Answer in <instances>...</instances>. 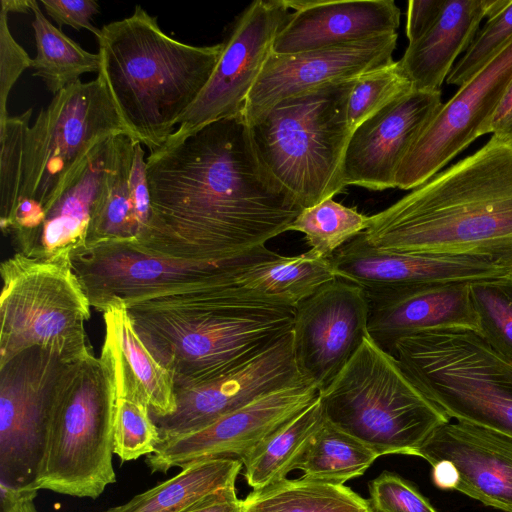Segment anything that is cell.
Instances as JSON below:
<instances>
[{
    "label": "cell",
    "instance_id": "7",
    "mask_svg": "<svg viewBox=\"0 0 512 512\" xmlns=\"http://www.w3.org/2000/svg\"><path fill=\"white\" fill-rule=\"evenodd\" d=\"M319 398L326 421L378 457L417 456L428 437L451 420L370 336Z\"/></svg>",
    "mask_w": 512,
    "mask_h": 512
},
{
    "label": "cell",
    "instance_id": "8",
    "mask_svg": "<svg viewBox=\"0 0 512 512\" xmlns=\"http://www.w3.org/2000/svg\"><path fill=\"white\" fill-rule=\"evenodd\" d=\"M392 355L450 419L512 438V361L474 331L435 329L400 339Z\"/></svg>",
    "mask_w": 512,
    "mask_h": 512
},
{
    "label": "cell",
    "instance_id": "12",
    "mask_svg": "<svg viewBox=\"0 0 512 512\" xmlns=\"http://www.w3.org/2000/svg\"><path fill=\"white\" fill-rule=\"evenodd\" d=\"M68 364L34 346L0 366V484L37 490L54 394Z\"/></svg>",
    "mask_w": 512,
    "mask_h": 512
},
{
    "label": "cell",
    "instance_id": "11",
    "mask_svg": "<svg viewBox=\"0 0 512 512\" xmlns=\"http://www.w3.org/2000/svg\"><path fill=\"white\" fill-rule=\"evenodd\" d=\"M277 255L264 248L228 263L210 264L157 255L132 242L108 241L78 249L70 264L91 307L104 313L119 303L236 279L250 263Z\"/></svg>",
    "mask_w": 512,
    "mask_h": 512
},
{
    "label": "cell",
    "instance_id": "27",
    "mask_svg": "<svg viewBox=\"0 0 512 512\" xmlns=\"http://www.w3.org/2000/svg\"><path fill=\"white\" fill-rule=\"evenodd\" d=\"M335 278L331 258L309 250L297 256L277 255L252 262L238 273L236 282L260 300L295 308Z\"/></svg>",
    "mask_w": 512,
    "mask_h": 512
},
{
    "label": "cell",
    "instance_id": "43",
    "mask_svg": "<svg viewBox=\"0 0 512 512\" xmlns=\"http://www.w3.org/2000/svg\"><path fill=\"white\" fill-rule=\"evenodd\" d=\"M446 0H410L407 7L406 35L410 42L423 36L436 22Z\"/></svg>",
    "mask_w": 512,
    "mask_h": 512
},
{
    "label": "cell",
    "instance_id": "26",
    "mask_svg": "<svg viewBox=\"0 0 512 512\" xmlns=\"http://www.w3.org/2000/svg\"><path fill=\"white\" fill-rule=\"evenodd\" d=\"M136 143L125 133L114 177L94 211L85 246L108 241L138 243L149 229L148 182L142 177L129 179Z\"/></svg>",
    "mask_w": 512,
    "mask_h": 512
},
{
    "label": "cell",
    "instance_id": "10",
    "mask_svg": "<svg viewBox=\"0 0 512 512\" xmlns=\"http://www.w3.org/2000/svg\"><path fill=\"white\" fill-rule=\"evenodd\" d=\"M120 133L125 128L99 77L58 92L27 130L17 204L26 201L44 212L85 156Z\"/></svg>",
    "mask_w": 512,
    "mask_h": 512
},
{
    "label": "cell",
    "instance_id": "34",
    "mask_svg": "<svg viewBox=\"0 0 512 512\" xmlns=\"http://www.w3.org/2000/svg\"><path fill=\"white\" fill-rule=\"evenodd\" d=\"M377 457L366 445L325 419L296 469L309 478L344 484L364 474Z\"/></svg>",
    "mask_w": 512,
    "mask_h": 512
},
{
    "label": "cell",
    "instance_id": "30",
    "mask_svg": "<svg viewBox=\"0 0 512 512\" xmlns=\"http://www.w3.org/2000/svg\"><path fill=\"white\" fill-rule=\"evenodd\" d=\"M241 512H373L368 499L344 484L302 476L253 490Z\"/></svg>",
    "mask_w": 512,
    "mask_h": 512
},
{
    "label": "cell",
    "instance_id": "45",
    "mask_svg": "<svg viewBox=\"0 0 512 512\" xmlns=\"http://www.w3.org/2000/svg\"><path fill=\"white\" fill-rule=\"evenodd\" d=\"M491 133L501 140L512 142V81L492 119Z\"/></svg>",
    "mask_w": 512,
    "mask_h": 512
},
{
    "label": "cell",
    "instance_id": "16",
    "mask_svg": "<svg viewBox=\"0 0 512 512\" xmlns=\"http://www.w3.org/2000/svg\"><path fill=\"white\" fill-rule=\"evenodd\" d=\"M364 289L335 278L295 307L294 361L299 374L321 392L345 367L369 336Z\"/></svg>",
    "mask_w": 512,
    "mask_h": 512
},
{
    "label": "cell",
    "instance_id": "2",
    "mask_svg": "<svg viewBox=\"0 0 512 512\" xmlns=\"http://www.w3.org/2000/svg\"><path fill=\"white\" fill-rule=\"evenodd\" d=\"M361 234L383 251L512 266V142L492 135L472 155L369 216Z\"/></svg>",
    "mask_w": 512,
    "mask_h": 512
},
{
    "label": "cell",
    "instance_id": "29",
    "mask_svg": "<svg viewBox=\"0 0 512 512\" xmlns=\"http://www.w3.org/2000/svg\"><path fill=\"white\" fill-rule=\"evenodd\" d=\"M110 354L115 381L114 454L122 462L153 453L161 441L148 401L122 357L111 329L104 344Z\"/></svg>",
    "mask_w": 512,
    "mask_h": 512
},
{
    "label": "cell",
    "instance_id": "39",
    "mask_svg": "<svg viewBox=\"0 0 512 512\" xmlns=\"http://www.w3.org/2000/svg\"><path fill=\"white\" fill-rule=\"evenodd\" d=\"M512 41V0L503 9L488 17L470 45L446 78L450 85L460 87L494 59Z\"/></svg>",
    "mask_w": 512,
    "mask_h": 512
},
{
    "label": "cell",
    "instance_id": "22",
    "mask_svg": "<svg viewBox=\"0 0 512 512\" xmlns=\"http://www.w3.org/2000/svg\"><path fill=\"white\" fill-rule=\"evenodd\" d=\"M124 135L98 143L70 173L44 210L29 258L70 264L72 254L85 246L94 211L114 177Z\"/></svg>",
    "mask_w": 512,
    "mask_h": 512
},
{
    "label": "cell",
    "instance_id": "25",
    "mask_svg": "<svg viewBox=\"0 0 512 512\" xmlns=\"http://www.w3.org/2000/svg\"><path fill=\"white\" fill-rule=\"evenodd\" d=\"M493 0H446L432 27L410 42L399 61L415 90H439L466 51Z\"/></svg>",
    "mask_w": 512,
    "mask_h": 512
},
{
    "label": "cell",
    "instance_id": "9",
    "mask_svg": "<svg viewBox=\"0 0 512 512\" xmlns=\"http://www.w3.org/2000/svg\"><path fill=\"white\" fill-rule=\"evenodd\" d=\"M0 274V366L34 346L68 363L92 353L84 326L91 305L70 264L15 253Z\"/></svg>",
    "mask_w": 512,
    "mask_h": 512
},
{
    "label": "cell",
    "instance_id": "13",
    "mask_svg": "<svg viewBox=\"0 0 512 512\" xmlns=\"http://www.w3.org/2000/svg\"><path fill=\"white\" fill-rule=\"evenodd\" d=\"M511 81L512 41L442 103L402 161L396 187L410 190L423 184L476 138L491 133Z\"/></svg>",
    "mask_w": 512,
    "mask_h": 512
},
{
    "label": "cell",
    "instance_id": "40",
    "mask_svg": "<svg viewBox=\"0 0 512 512\" xmlns=\"http://www.w3.org/2000/svg\"><path fill=\"white\" fill-rule=\"evenodd\" d=\"M373 512H438L410 482L384 471L369 484Z\"/></svg>",
    "mask_w": 512,
    "mask_h": 512
},
{
    "label": "cell",
    "instance_id": "17",
    "mask_svg": "<svg viewBox=\"0 0 512 512\" xmlns=\"http://www.w3.org/2000/svg\"><path fill=\"white\" fill-rule=\"evenodd\" d=\"M434 484L486 506L512 512V438L464 422L439 426L417 453Z\"/></svg>",
    "mask_w": 512,
    "mask_h": 512
},
{
    "label": "cell",
    "instance_id": "38",
    "mask_svg": "<svg viewBox=\"0 0 512 512\" xmlns=\"http://www.w3.org/2000/svg\"><path fill=\"white\" fill-rule=\"evenodd\" d=\"M32 108L0 121V225L11 216L19 199L25 137Z\"/></svg>",
    "mask_w": 512,
    "mask_h": 512
},
{
    "label": "cell",
    "instance_id": "46",
    "mask_svg": "<svg viewBox=\"0 0 512 512\" xmlns=\"http://www.w3.org/2000/svg\"><path fill=\"white\" fill-rule=\"evenodd\" d=\"M1 11L6 13H27L31 11V0H2Z\"/></svg>",
    "mask_w": 512,
    "mask_h": 512
},
{
    "label": "cell",
    "instance_id": "19",
    "mask_svg": "<svg viewBox=\"0 0 512 512\" xmlns=\"http://www.w3.org/2000/svg\"><path fill=\"white\" fill-rule=\"evenodd\" d=\"M302 378L294 361L290 332L265 352L224 374L175 387L174 413L152 418L161 440L189 433Z\"/></svg>",
    "mask_w": 512,
    "mask_h": 512
},
{
    "label": "cell",
    "instance_id": "3",
    "mask_svg": "<svg viewBox=\"0 0 512 512\" xmlns=\"http://www.w3.org/2000/svg\"><path fill=\"white\" fill-rule=\"evenodd\" d=\"M145 345L175 387L200 383L257 357L292 331L295 308L266 302L236 279L126 304Z\"/></svg>",
    "mask_w": 512,
    "mask_h": 512
},
{
    "label": "cell",
    "instance_id": "21",
    "mask_svg": "<svg viewBox=\"0 0 512 512\" xmlns=\"http://www.w3.org/2000/svg\"><path fill=\"white\" fill-rule=\"evenodd\" d=\"M362 288L368 303V334L390 354L400 339L427 330L460 328L480 332L470 282Z\"/></svg>",
    "mask_w": 512,
    "mask_h": 512
},
{
    "label": "cell",
    "instance_id": "18",
    "mask_svg": "<svg viewBox=\"0 0 512 512\" xmlns=\"http://www.w3.org/2000/svg\"><path fill=\"white\" fill-rule=\"evenodd\" d=\"M397 32L306 52L271 53L241 115L250 126L280 101L329 83L356 79L393 61Z\"/></svg>",
    "mask_w": 512,
    "mask_h": 512
},
{
    "label": "cell",
    "instance_id": "14",
    "mask_svg": "<svg viewBox=\"0 0 512 512\" xmlns=\"http://www.w3.org/2000/svg\"><path fill=\"white\" fill-rule=\"evenodd\" d=\"M291 13L285 0H257L235 19L208 83L178 120L179 137L207 123L241 114L278 32Z\"/></svg>",
    "mask_w": 512,
    "mask_h": 512
},
{
    "label": "cell",
    "instance_id": "32",
    "mask_svg": "<svg viewBox=\"0 0 512 512\" xmlns=\"http://www.w3.org/2000/svg\"><path fill=\"white\" fill-rule=\"evenodd\" d=\"M105 326L112 330L123 359L144 393L153 417H164L176 410L175 382L140 338L124 303L104 312Z\"/></svg>",
    "mask_w": 512,
    "mask_h": 512
},
{
    "label": "cell",
    "instance_id": "4",
    "mask_svg": "<svg viewBox=\"0 0 512 512\" xmlns=\"http://www.w3.org/2000/svg\"><path fill=\"white\" fill-rule=\"evenodd\" d=\"M98 76L125 131L150 152L175 132L218 63L222 43L193 46L168 36L141 6L101 28Z\"/></svg>",
    "mask_w": 512,
    "mask_h": 512
},
{
    "label": "cell",
    "instance_id": "42",
    "mask_svg": "<svg viewBox=\"0 0 512 512\" xmlns=\"http://www.w3.org/2000/svg\"><path fill=\"white\" fill-rule=\"evenodd\" d=\"M48 15L59 25L70 26L76 30L86 29L96 38L101 29L91 23L92 17L98 13L99 4L93 0H41Z\"/></svg>",
    "mask_w": 512,
    "mask_h": 512
},
{
    "label": "cell",
    "instance_id": "28",
    "mask_svg": "<svg viewBox=\"0 0 512 512\" xmlns=\"http://www.w3.org/2000/svg\"><path fill=\"white\" fill-rule=\"evenodd\" d=\"M242 466L236 457L194 461L172 478L104 512H181L210 494L235 487Z\"/></svg>",
    "mask_w": 512,
    "mask_h": 512
},
{
    "label": "cell",
    "instance_id": "36",
    "mask_svg": "<svg viewBox=\"0 0 512 512\" xmlns=\"http://www.w3.org/2000/svg\"><path fill=\"white\" fill-rule=\"evenodd\" d=\"M484 340L512 361V275L470 283Z\"/></svg>",
    "mask_w": 512,
    "mask_h": 512
},
{
    "label": "cell",
    "instance_id": "24",
    "mask_svg": "<svg viewBox=\"0 0 512 512\" xmlns=\"http://www.w3.org/2000/svg\"><path fill=\"white\" fill-rule=\"evenodd\" d=\"M294 12L278 32L272 52L296 54L395 33L400 9L393 0H285Z\"/></svg>",
    "mask_w": 512,
    "mask_h": 512
},
{
    "label": "cell",
    "instance_id": "23",
    "mask_svg": "<svg viewBox=\"0 0 512 512\" xmlns=\"http://www.w3.org/2000/svg\"><path fill=\"white\" fill-rule=\"evenodd\" d=\"M336 277L361 287L443 282H476L512 275V266L474 256L390 252L359 234L331 257Z\"/></svg>",
    "mask_w": 512,
    "mask_h": 512
},
{
    "label": "cell",
    "instance_id": "37",
    "mask_svg": "<svg viewBox=\"0 0 512 512\" xmlns=\"http://www.w3.org/2000/svg\"><path fill=\"white\" fill-rule=\"evenodd\" d=\"M413 86L399 61H392L357 78L348 99L351 132L389 104L409 93Z\"/></svg>",
    "mask_w": 512,
    "mask_h": 512
},
{
    "label": "cell",
    "instance_id": "1",
    "mask_svg": "<svg viewBox=\"0 0 512 512\" xmlns=\"http://www.w3.org/2000/svg\"><path fill=\"white\" fill-rule=\"evenodd\" d=\"M146 173L151 220L134 244L161 256L228 263L264 249L303 210L261 161L241 114L171 135Z\"/></svg>",
    "mask_w": 512,
    "mask_h": 512
},
{
    "label": "cell",
    "instance_id": "15",
    "mask_svg": "<svg viewBox=\"0 0 512 512\" xmlns=\"http://www.w3.org/2000/svg\"><path fill=\"white\" fill-rule=\"evenodd\" d=\"M318 395V388L302 378L201 429L162 439L156 450L146 456V463L152 473H166L205 458L236 457L242 461Z\"/></svg>",
    "mask_w": 512,
    "mask_h": 512
},
{
    "label": "cell",
    "instance_id": "41",
    "mask_svg": "<svg viewBox=\"0 0 512 512\" xmlns=\"http://www.w3.org/2000/svg\"><path fill=\"white\" fill-rule=\"evenodd\" d=\"M27 52L12 36L8 26V13H0V121L7 116L8 96L20 75L32 66Z\"/></svg>",
    "mask_w": 512,
    "mask_h": 512
},
{
    "label": "cell",
    "instance_id": "47",
    "mask_svg": "<svg viewBox=\"0 0 512 512\" xmlns=\"http://www.w3.org/2000/svg\"><path fill=\"white\" fill-rule=\"evenodd\" d=\"M36 495L37 491H34L27 497L22 512H38L34 504Z\"/></svg>",
    "mask_w": 512,
    "mask_h": 512
},
{
    "label": "cell",
    "instance_id": "6",
    "mask_svg": "<svg viewBox=\"0 0 512 512\" xmlns=\"http://www.w3.org/2000/svg\"><path fill=\"white\" fill-rule=\"evenodd\" d=\"M115 381L109 351L69 363L54 394L36 489L98 498L116 482Z\"/></svg>",
    "mask_w": 512,
    "mask_h": 512
},
{
    "label": "cell",
    "instance_id": "35",
    "mask_svg": "<svg viewBox=\"0 0 512 512\" xmlns=\"http://www.w3.org/2000/svg\"><path fill=\"white\" fill-rule=\"evenodd\" d=\"M368 224L369 216L329 198L303 209L288 231L303 233L310 251L331 258L338 249L364 232Z\"/></svg>",
    "mask_w": 512,
    "mask_h": 512
},
{
    "label": "cell",
    "instance_id": "44",
    "mask_svg": "<svg viewBox=\"0 0 512 512\" xmlns=\"http://www.w3.org/2000/svg\"><path fill=\"white\" fill-rule=\"evenodd\" d=\"M242 500L235 487L210 494L181 512H241Z\"/></svg>",
    "mask_w": 512,
    "mask_h": 512
},
{
    "label": "cell",
    "instance_id": "33",
    "mask_svg": "<svg viewBox=\"0 0 512 512\" xmlns=\"http://www.w3.org/2000/svg\"><path fill=\"white\" fill-rule=\"evenodd\" d=\"M31 12L37 54L32 60L33 75L40 77L49 92L56 95L79 81L85 73H99V54L84 50L43 14L39 4L31 0Z\"/></svg>",
    "mask_w": 512,
    "mask_h": 512
},
{
    "label": "cell",
    "instance_id": "31",
    "mask_svg": "<svg viewBox=\"0 0 512 512\" xmlns=\"http://www.w3.org/2000/svg\"><path fill=\"white\" fill-rule=\"evenodd\" d=\"M325 423L318 397L242 460L245 478L253 490L286 478L296 469L314 437Z\"/></svg>",
    "mask_w": 512,
    "mask_h": 512
},
{
    "label": "cell",
    "instance_id": "20",
    "mask_svg": "<svg viewBox=\"0 0 512 512\" xmlns=\"http://www.w3.org/2000/svg\"><path fill=\"white\" fill-rule=\"evenodd\" d=\"M441 105L440 89H413L359 125L344 155L345 186L396 187L402 161Z\"/></svg>",
    "mask_w": 512,
    "mask_h": 512
},
{
    "label": "cell",
    "instance_id": "5",
    "mask_svg": "<svg viewBox=\"0 0 512 512\" xmlns=\"http://www.w3.org/2000/svg\"><path fill=\"white\" fill-rule=\"evenodd\" d=\"M356 80L286 98L250 125L261 161L302 209L345 187L343 161L352 134L347 106Z\"/></svg>",
    "mask_w": 512,
    "mask_h": 512
}]
</instances>
